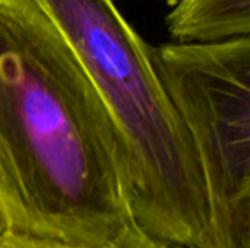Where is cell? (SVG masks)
Returning a JSON list of instances; mask_svg holds the SVG:
<instances>
[{
    "mask_svg": "<svg viewBox=\"0 0 250 248\" xmlns=\"http://www.w3.org/2000/svg\"><path fill=\"white\" fill-rule=\"evenodd\" d=\"M0 222L89 248H154L120 177L114 121L37 0H0Z\"/></svg>",
    "mask_w": 250,
    "mask_h": 248,
    "instance_id": "obj_1",
    "label": "cell"
},
{
    "mask_svg": "<svg viewBox=\"0 0 250 248\" xmlns=\"http://www.w3.org/2000/svg\"><path fill=\"white\" fill-rule=\"evenodd\" d=\"M101 95L117 129L120 177L141 232L155 244L217 248L192 140L113 0H37Z\"/></svg>",
    "mask_w": 250,
    "mask_h": 248,
    "instance_id": "obj_2",
    "label": "cell"
},
{
    "mask_svg": "<svg viewBox=\"0 0 250 248\" xmlns=\"http://www.w3.org/2000/svg\"><path fill=\"white\" fill-rule=\"evenodd\" d=\"M149 56L201 164L217 248H250V38Z\"/></svg>",
    "mask_w": 250,
    "mask_h": 248,
    "instance_id": "obj_3",
    "label": "cell"
},
{
    "mask_svg": "<svg viewBox=\"0 0 250 248\" xmlns=\"http://www.w3.org/2000/svg\"><path fill=\"white\" fill-rule=\"evenodd\" d=\"M173 42L212 44L249 37L250 0H180L166 18Z\"/></svg>",
    "mask_w": 250,
    "mask_h": 248,
    "instance_id": "obj_4",
    "label": "cell"
},
{
    "mask_svg": "<svg viewBox=\"0 0 250 248\" xmlns=\"http://www.w3.org/2000/svg\"><path fill=\"white\" fill-rule=\"evenodd\" d=\"M0 248H89L82 246H73L66 243H57V241H48V240H40L32 238L26 235L13 234L9 231L1 229L0 232ZM157 248V244L154 246Z\"/></svg>",
    "mask_w": 250,
    "mask_h": 248,
    "instance_id": "obj_5",
    "label": "cell"
},
{
    "mask_svg": "<svg viewBox=\"0 0 250 248\" xmlns=\"http://www.w3.org/2000/svg\"><path fill=\"white\" fill-rule=\"evenodd\" d=\"M157 248H182V247H176V246H164V244H157Z\"/></svg>",
    "mask_w": 250,
    "mask_h": 248,
    "instance_id": "obj_6",
    "label": "cell"
},
{
    "mask_svg": "<svg viewBox=\"0 0 250 248\" xmlns=\"http://www.w3.org/2000/svg\"><path fill=\"white\" fill-rule=\"evenodd\" d=\"M1 229H3V227H1V222H0V232H1Z\"/></svg>",
    "mask_w": 250,
    "mask_h": 248,
    "instance_id": "obj_7",
    "label": "cell"
}]
</instances>
